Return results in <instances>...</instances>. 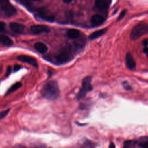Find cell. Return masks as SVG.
<instances>
[{"label":"cell","mask_w":148,"mask_h":148,"mask_svg":"<svg viewBox=\"0 0 148 148\" xmlns=\"http://www.w3.org/2000/svg\"><path fill=\"white\" fill-rule=\"evenodd\" d=\"M79 43L73 45H67L61 47L55 55V62L57 64H64L71 61L74 57L75 52L80 48Z\"/></svg>","instance_id":"6da1fadb"},{"label":"cell","mask_w":148,"mask_h":148,"mask_svg":"<svg viewBox=\"0 0 148 148\" xmlns=\"http://www.w3.org/2000/svg\"><path fill=\"white\" fill-rule=\"evenodd\" d=\"M41 94L42 96L47 99H56L60 95V89L57 82L55 80L47 82L43 86Z\"/></svg>","instance_id":"7a4b0ae2"},{"label":"cell","mask_w":148,"mask_h":148,"mask_svg":"<svg viewBox=\"0 0 148 148\" xmlns=\"http://www.w3.org/2000/svg\"><path fill=\"white\" fill-rule=\"evenodd\" d=\"M148 33V24L139 23L135 25L131 31L130 38L131 40H135L140 36Z\"/></svg>","instance_id":"3957f363"},{"label":"cell","mask_w":148,"mask_h":148,"mask_svg":"<svg viewBox=\"0 0 148 148\" xmlns=\"http://www.w3.org/2000/svg\"><path fill=\"white\" fill-rule=\"evenodd\" d=\"M91 76H87L83 79L82 83V87L76 97L78 100L83 98L86 95L87 92L91 91L92 90V86L91 84Z\"/></svg>","instance_id":"277c9868"},{"label":"cell","mask_w":148,"mask_h":148,"mask_svg":"<svg viewBox=\"0 0 148 148\" xmlns=\"http://www.w3.org/2000/svg\"><path fill=\"white\" fill-rule=\"evenodd\" d=\"M2 14L6 17H11L16 13V9L8 2H1Z\"/></svg>","instance_id":"5b68a950"},{"label":"cell","mask_w":148,"mask_h":148,"mask_svg":"<svg viewBox=\"0 0 148 148\" xmlns=\"http://www.w3.org/2000/svg\"><path fill=\"white\" fill-rule=\"evenodd\" d=\"M37 16L40 18L50 21L53 22L54 20V16L51 13L45 8H40L37 10Z\"/></svg>","instance_id":"8992f818"},{"label":"cell","mask_w":148,"mask_h":148,"mask_svg":"<svg viewBox=\"0 0 148 148\" xmlns=\"http://www.w3.org/2000/svg\"><path fill=\"white\" fill-rule=\"evenodd\" d=\"M31 31L34 34H40L42 33H48L50 31L49 27L45 25H34L30 28Z\"/></svg>","instance_id":"52a82bcc"},{"label":"cell","mask_w":148,"mask_h":148,"mask_svg":"<svg viewBox=\"0 0 148 148\" xmlns=\"http://www.w3.org/2000/svg\"><path fill=\"white\" fill-rule=\"evenodd\" d=\"M17 59L23 62H25L30 64L34 67H38V62L36 59L32 57L27 56V55H20L17 57Z\"/></svg>","instance_id":"ba28073f"},{"label":"cell","mask_w":148,"mask_h":148,"mask_svg":"<svg viewBox=\"0 0 148 148\" xmlns=\"http://www.w3.org/2000/svg\"><path fill=\"white\" fill-rule=\"evenodd\" d=\"M125 64L127 67L131 70H133L135 68L136 63L133 58L132 55L130 53H128L125 56Z\"/></svg>","instance_id":"9c48e42d"},{"label":"cell","mask_w":148,"mask_h":148,"mask_svg":"<svg viewBox=\"0 0 148 148\" xmlns=\"http://www.w3.org/2000/svg\"><path fill=\"white\" fill-rule=\"evenodd\" d=\"M10 29L15 33L21 34L25 29V26L21 24L12 22L10 24Z\"/></svg>","instance_id":"30bf717a"},{"label":"cell","mask_w":148,"mask_h":148,"mask_svg":"<svg viewBox=\"0 0 148 148\" xmlns=\"http://www.w3.org/2000/svg\"><path fill=\"white\" fill-rule=\"evenodd\" d=\"M105 21V18L103 16L99 14H95L91 18V23L93 26H99L101 25Z\"/></svg>","instance_id":"8fae6325"},{"label":"cell","mask_w":148,"mask_h":148,"mask_svg":"<svg viewBox=\"0 0 148 148\" xmlns=\"http://www.w3.org/2000/svg\"><path fill=\"white\" fill-rule=\"evenodd\" d=\"M34 49L41 54H45L47 52L48 48L47 46L42 42H36L34 45Z\"/></svg>","instance_id":"7c38bea8"},{"label":"cell","mask_w":148,"mask_h":148,"mask_svg":"<svg viewBox=\"0 0 148 148\" xmlns=\"http://www.w3.org/2000/svg\"><path fill=\"white\" fill-rule=\"evenodd\" d=\"M80 36V31L76 29H70L67 31V36L71 39H76Z\"/></svg>","instance_id":"4fadbf2b"},{"label":"cell","mask_w":148,"mask_h":148,"mask_svg":"<svg viewBox=\"0 0 148 148\" xmlns=\"http://www.w3.org/2000/svg\"><path fill=\"white\" fill-rule=\"evenodd\" d=\"M0 42L3 45L6 46H10L13 44V40L5 35H1L0 36Z\"/></svg>","instance_id":"5bb4252c"},{"label":"cell","mask_w":148,"mask_h":148,"mask_svg":"<svg viewBox=\"0 0 148 148\" xmlns=\"http://www.w3.org/2000/svg\"><path fill=\"white\" fill-rule=\"evenodd\" d=\"M106 28H104V29H102L96 31L92 32L88 36V39L90 40H94L95 39H97V38L100 37L101 36L103 35L106 32Z\"/></svg>","instance_id":"9a60e30c"},{"label":"cell","mask_w":148,"mask_h":148,"mask_svg":"<svg viewBox=\"0 0 148 148\" xmlns=\"http://www.w3.org/2000/svg\"><path fill=\"white\" fill-rule=\"evenodd\" d=\"M95 5L97 8L101 10L106 9L108 6L106 2L104 0H96L95 2Z\"/></svg>","instance_id":"2e32d148"},{"label":"cell","mask_w":148,"mask_h":148,"mask_svg":"<svg viewBox=\"0 0 148 148\" xmlns=\"http://www.w3.org/2000/svg\"><path fill=\"white\" fill-rule=\"evenodd\" d=\"M22 86V84L20 82H17L16 83H14V84H13L10 88L7 91L5 95H7L8 94H11L12 92L16 91L17 89H18L19 88H20Z\"/></svg>","instance_id":"e0dca14e"},{"label":"cell","mask_w":148,"mask_h":148,"mask_svg":"<svg viewBox=\"0 0 148 148\" xmlns=\"http://www.w3.org/2000/svg\"><path fill=\"white\" fill-rule=\"evenodd\" d=\"M138 146L141 147L148 148V136L141 138L140 140L138 142Z\"/></svg>","instance_id":"ac0fdd59"},{"label":"cell","mask_w":148,"mask_h":148,"mask_svg":"<svg viewBox=\"0 0 148 148\" xmlns=\"http://www.w3.org/2000/svg\"><path fill=\"white\" fill-rule=\"evenodd\" d=\"M136 146H138L137 141L127 140L124 142V147H134Z\"/></svg>","instance_id":"d6986e66"},{"label":"cell","mask_w":148,"mask_h":148,"mask_svg":"<svg viewBox=\"0 0 148 148\" xmlns=\"http://www.w3.org/2000/svg\"><path fill=\"white\" fill-rule=\"evenodd\" d=\"M9 111H10V109L2 111L1 112V119H2L4 117H5L6 116V115L8 114V113L9 112Z\"/></svg>","instance_id":"ffe728a7"},{"label":"cell","mask_w":148,"mask_h":148,"mask_svg":"<svg viewBox=\"0 0 148 148\" xmlns=\"http://www.w3.org/2000/svg\"><path fill=\"white\" fill-rule=\"evenodd\" d=\"M125 14H126V10H123V11H121V12L120 13V15H119V16L117 18V21H119V20H121L124 17Z\"/></svg>","instance_id":"44dd1931"},{"label":"cell","mask_w":148,"mask_h":148,"mask_svg":"<svg viewBox=\"0 0 148 148\" xmlns=\"http://www.w3.org/2000/svg\"><path fill=\"white\" fill-rule=\"evenodd\" d=\"M123 87L126 90H131L132 89V87L131 86L127 83V82H124L123 83Z\"/></svg>","instance_id":"7402d4cb"},{"label":"cell","mask_w":148,"mask_h":148,"mask_svg":"<svg viewBox=\"0 0 148 148\" xmlns=\"http://www.w3.org/2000/svg\"><path fill=\"white\" fill-rule=\"evenodd\" d=\"M12 72V68H11V66H8L7 69H6V73H5V77H7L8 76H9L10 74Z\"/></svg>","instance_id":"603a6c76"},{"label":"cell","mask_w":148,"mask_h":148,"mask_svg":"<svg viewBox=\"0 0 148 148\" xmlns=\"http://www.w3.org/2000/svg\"><path fill=\"white\" fill-rule=\"evenodd\" d=\"M5 29V24L1 21V23H0V31L1 32H3Z\"/></svg>","instance_id":"cb8c5ba5"},{"label":"cell","mask_w":148,"mask_h":148,"mask_svg":"<svg viewBox=\"0 0 148 148\" xmlns=\"http://www.w3.org/2000/svg\"><path fill=\"white\" fill-rule=\"evenodd\" d=\"M21 68V66L20 65H15L13 67V72H16L17 71H18V70L20 69V68Z\"/></svg>","instance_id":"d4e9b609"},{"label":"cell","mask_w":148,"mask_h":148,"mask_svg":"<svg viewBox=\"0 0 148 148\" xmlns=\"http://www.w3.org/2000/svg\"><path fill=\"white\" fill-rule=\"evenodd\" d=\"M143 51L145 53H146L147 54V56H148V47H146L144 49H143Z\"/></svg>","instance_id":"484cf974"},{"label":"cell","mask_w":148,"mask_h":148,"mask_svg":"<svg viewBox=\"0 0 148 148\" xmlns=\"http://www.w3.org/2000/svg\"><path fill=\"white\" fill-rule=\"evenodd\" d=\"M143 44L145 46H147V44H148V40H145L143 41Z\"/></svg>","instance_id":"4316f807"},{"label":"cell","mask_w":148,"mask_h":148,"mask_svg":"<svg viewBox=\"0 0 148 148\" xmlns=\"http://www.w3.org/2000/svg\"><path fill=\"white\" fill-rule=\"evenodd\" d=\"M73 0H63V2L65 3H69L71 2H72Z\"/></svg>","instance_id":"83f0119b"},{"label":"cell","mask_w":148,"mask_h":148,"mask_svg":"<svg viewBox=\"0 0 148 148\" xmlns=\"http://www.w3.org/2000/svg\"><path fill=\"white\" fill-rule=\"evenodd\" d=\"M109 147H115V145L113 144V143H110V144L109 146Z\"/></svg>","instance_id":"f1b7e54d"},{"label":"cell","mask_w":148,"mask_h":148,"mask_svg":"<svg viewBox=\"0 0 148 148\" xmlns=\"http://www.w3.org/2000/svg\"><path fill=\"white\" fill-rule=\"evenodd\" d=\"M35 1H38V0H35Z\"/></svg>","instance_id":"f546056e"}]
</instances>
